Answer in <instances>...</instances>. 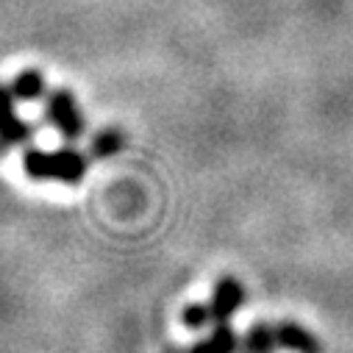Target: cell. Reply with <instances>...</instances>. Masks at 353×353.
Wrapping results in <instances>:
<instances>
[{
    "mask_svg": "<svg viewBox=\"0 0 353 353\" xmlns=\"http://www.w3.org/2000/svg\"><path fill=\"white\" fill-rule=\"evenodd\" d=\"M86 167H90V159H86L81 150H72V148H61V150H26L23 156V170L28 179H37V181H61V184H78L83 175H86Z\"/></svg>",
    "mask_w": 353,
    "mask_h": 353,
    "instance_id": "6da1fadb",
    "label": "cell"
},
{
    "mask_svg": "<svg viewBox=\"0 0 353 353\" xmlns=\"http://www.w3.org/2000/svg\"><path fill=\"white\" fill-rule=\"evenodd\" d=\"M45 120L67 139V142H75L83 128H86V120H83V112L75 101L72 92L67 90H53L48 98H45Z\"/></svg>",
    "mask_w": 353,
    "mask_h": 353,
    "instance_id": "7a4b0ae2",
    "label": "cell"
},
{
    "mask_svg": "<svg viewBox=\"0 0 353 353\" xmlns=\"http://www.w3.org/2000/svg\"><path fill=\"white\" fill-rule=\"evenodd\" d=\"M242 303H245V287L239 284V279L223 276V279L214 284V292H212V301H209L214 325H217V323H228V320L242 309Z\"/></svg>",
    "mask_w": 353,
    "mask_h": 353,
    "instance_id": "3957f363",
    "label": "cell"
},
{
    "mask_svg": "<svg viewBox=\"0 0 353 353\" xmlns=\"http://www.w3.org/2000/svg\"><path fill=\"white\" fill-rule=\"evenodd\" d=\"M14 92L9 86H0V148H14L31 137L28 123L20 120L14 109Z\"/></svg>",
    "mask_w": 353,
    "mask_h": 353,
    "instance_id": "277c9868",
    "label": "cell"
},
{
    "mask_svg": "<svg viewBox=\"0 0 353 353\" xmlns=\"http://www.w3.org/2000/svg\"><path fill=\"white\" fill-rule=\"evenodd\" d=\"M276 328V342L279 350H292V353H323L317 336L312 331H306L303 325L292 323V320H281L273 325Z\"/></svg>",
    "mask_w": 353,
    "mask_h": 353,
    "instance_id": "5b68a950",
    "label": "cell"
},
{
    "mask_svg": "<svg viewBox=\"0 0 353 353\" xmlns=\"http://www.w3.org/2000/svg\"><path fill=\"white\" fill-rule=\"evenodd\" d=\"M239 342L242 339L234 334V328L228 323H217V328L209 336L198 339L190 347V353H239Z\"/></svg>",
    "mask_w": 353,
    "mask_h": 353,
    "instance_id": "8992f818",
    "label": "cell"
},
{
    "mask_svg": "<svg viewBox=\"0 0 353 353\" xmlns=\"http://www.w3.org/2000/svg\"><path fill=\"white\" fill-rule=\"evenodd\" d=\"M276 328L270 323H256L248 328V334L239 342V353H276Z\"/></svg>",
    "mask_w": 353,
    "mask_h": 353,
    "instance_id": "52a82bcc",
    "label": "cell"
},
{
    "mask_svg": "<svg viewBox=\"0 0 353 353\" xmlns=\"http://www.w3.org/2000/svg\"><path fill=\"white\" fill-rule=\"evenodd\" d=\"M12 92H14V98L17 101H26V103H31V101H39L42 95H45V75L39 72V70H23L14 81H12Z\"/></svg>",
    "mask_w": 353,
    "mask_h": 353,
    "instance_id": "ba28073f",
    "label": "cell"
},
{
    "mask_svg": "<svg viewBox=\"0 0 353 353\" xmlns=\"http://www.w3.org/2000/svg\"><path fill=\"white\" fill-rule=\"evenodd\" d=\"M123 145H125V134L117 131V128H106V131L95 134V139H92V156L109 159V156H114L117 150H123Z\"/></svg>",
    "mask_w": 353,
    "mask_h": 353,
    "instance_id": "9c48e42d",
    "label": "cell"
},
{
    "mask_svg": "<svg viewBox=\"0 0 353 353\" xmlns=\"http://www.w3.org/2000/svg\"><path fill=\"white\" fill-rule=\"evenodd\" d=\"M181 323H184L187 328H192V331L206 328L209 323H214V320H212V309H209V303H190V306L181 312Z\"/></svg>",
    "mask_w": 353,
    "mask_h": 353,
    "instance_id": "30bf717a",
    "label": "cell"
}]
</instances>
